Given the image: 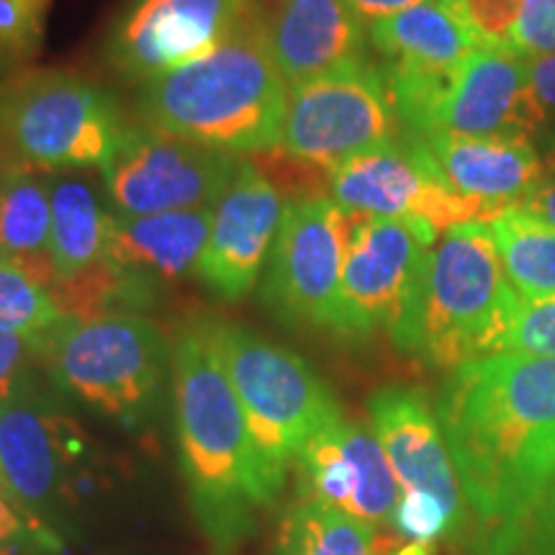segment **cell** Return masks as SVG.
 <instances>
[{"mask_svg":"<svg viewBox=\"0 0 555 555\" xmlns=\"http://www.w3.org/2000/svg\"><path fill=\"white\" fill-rule=\"evenodd\" d=\"M435 412L486 547L512 555L555 476V358L494 352L457 365Z\"/></svg>","mask_w":555,"mask_h":555,"instance_id":"cell-1","label":"cell"},{"mask_svg":"<svg viewBox=\"0 0 555 555\" xmlns=\"http://www.w3.org/2000/svg\"><path fill=\"white\" fill-rule=\"evenodd\" d=\"M176 427L189 496L214 545L232 547L270 506L262 489L245 412L214 347L208 319L180 330L172 347Z\"/></svg>","mask_w":555,"mask_h":555,"instance_id":"cell-2","label":"cell"},{"mask_svg":"<svg viewBox=\"0 0 555 555\" xmlns=\"http://www.w3.org/2000/svg\"><path fill=\"white\" fill-rule=\"evenodd\" d=\"M288 82L258 9L219 50L142 82L139 121L219 152H260L281 144Z\"/></svg>","mask_w":555,"mask_h":555,"instance_id":"cell-3","label":"cell"},{"mask_svg":"<svg viewBox=\"0 0 555 555\" xmlns=\"http://www.w3.org/2000/svg\"><path fill=\"white\" fill-rule=\"evenodd\" d=\"M522 298L504 273L486 221L448 229L429 249L425 278L399 350L435 367L502 352Z\"/></svg>","mask_w":555,"mask_h":555,"instance_id":"cell-4","label":"cell"},{"mask_svg":"<svg viewBox=\"0 0 555 555\" xmlns=\"http://www.w3.org/2000/svg\"><path fill=\"white\" fill-rule=\"evenodd\" d=\"M208 332L245 412L262 489L273 504L298 450L343 409L314 367L296 352L214 319H208Z\"/></svg>","mask_w":555,"mask_h":555,"instance_id":"cell-5","label":"cell"},{"mask_svg":"<svg viewBox=\"0 0 555 555\" xmlns=\"http://www.w3.org/2000/svg\"><path fill=\"white\" fill-rule=\"evenodd\" d=\"M127 129L106 88L65 69H24L0 82V155L41 172L103 165Z\"/></svg>","mask_w":555,"mask_h":555,"instance_id":"cell-6","label":"cell"},{"mask_svg":"<svg viewBox=\"0 0 555 555\" xmlns=\"http://www.w3.org/2000/svg\"><path fill=\"white\" fill-rule=\"evenodd\" d=\"M39 356L67 397L134 425L163 391L170 345L157 324L139 314L65 317Z\"/></svg>","mask_w":555,"mask_h":555,"instance_id":"cell-7","label":"cell"},{"mask_svg":"<svg viewBox=\"0 0 555 555\" xmlns=\"http://www.w3.org/2000/svg\"><path fill=\"white\" fill-rule=\"evenodd\" d=\"M345 268L339 291L343 339L386 332L391 343L412 317L429 249L440 232L427 221L371 217L345 208Z\"/></svg>","mask_w":555,"mask_h":555,"instance_id":"cell-8","label":"cell"},{"mask_svg":"<svg viewBox=\"0 0 555 555\" xmlns=\"http://www.w3.org/2000/svg\"><path fill=\"white\" fill-rule=\"evenodd\" d=\"M399 137L401 124L384 69L358 60L288 86L278 147L335 170L347 159L397 142Z\"/></svg>","mask_w":555,"mask_h":555,"instance_id":"cell-9","label":"cell"},{"mask_svg":"<svg viewBox=\"0 0 555 555\" xmlns=\"http://www.w3.org/2000/svg\"><path fill=\"white\" fill-rule=\"evenodd\" d=\"M242 157L168 134L147 124H127L103 168L111 206L124 217L214 206L232 185Z\"/></svg>","mask_w":555,"mask_h":555,"instance_id":"cell-10","label":"cell"},{"mask_svg":"<svg viewBox=\"0 0 555 555\" xmlns=\"http://www.w3.org/2000/svg\"><path fill=\"white\" fill-rule=\"evenodd\" d=\"M343 217L345 208L332 198L296 201L283 208L258 298L286 327L339 332Z\"/></svg>","mask_w":555,"mask_h":555,"instance_id":"cell-11","label":"cell"},{"mask_svg":"<svg viewBox=\"0 0 555 555\" xmlns=\"http://www.w3.org/2000/svg\"><path fill=\"white\" fill-rule=\"evenodd\" d=\"M330 196L337 206L371 217L427 221L437 232L496 217L448 183L422 137L404 131L397 142L347 159L332 170Z\"/></svg>","mask_w":555,"mask_h":555,"instance_id":"cell-12","label":"cell"},{"mask_svg":"<svg viewBox=\"0 0 555 555\" xmlns=\"http://www.w3.org/2000/svg\"><path fill=\"white\" fill-rule=\"evenodd\" d=\"M258 11L255 0H137L111 34L108 57L150 82L219 50Z\"/></svg>","mask_w":555,"mask_h":555,"instance_id":"cell-13","label":"cell"},{"mask_svg":"<svg viewBox=\"0 0 555 555\" xmlns=\"http://www.w3.org/2000/svg\"><path fill=\"white\" fill-rule=\"evenodd\" d=\"M78 453V427L31 393L29 386L0 399V483L31 527L39 545L57 547L44 525L67 461Z\"/></svg>","mask_w":555,"mask_h":555,"instance_id":"cell-14","label":"cell"},{"mask_svg":"<svg viewBox=\"0 0 555 555\" xmlns=\"http://www.w3.org/2000/svg\"><path fill=\"white\" fill-rule=\"evenodd\" d=\"M298 496H317L378 527L393 519L399 481L373 429L339 414L296 453Z\"/></svg>","mask_w":555,"mask_h":555,"instance_id":"cell-15","label":"cell"},{"mask_svg":"<svg viewBox=\"0 0 555 555\" xmlns=\"http://www.w3.org/2000/svg\"><path fill=\"white\" fill-rule=\"evenodd\" d=\"M435 131L519 139L543 134V111L532 93L527 62L506 47H478L450 75L425 134Z\"/></svg>","mask_w":555,"mask_h":555,"instance_id":"cell-16","label":"cell"},{"mask_svg":"<svg viewBox=\"0 0 555 555\" xmlns=\"http://www.w3.org/2000/svg\"><path fill=\"white\" fill-rule=\"evenodd\" d=\"M283 208L281 193L242 157L232 185L214 206L211 237L196 270L211 294L237 301L255 288L281 229Z\"/></svg>","mask_w":555,"mask_h":555,"instance_id":"cell-17","label":"cell"},{"mask_svg":"<svg viewBox=\"0 0 555 555\" xmlns=\"http://www.w3.org/2000/svg\"><path fill=\"white\" fill-rule=\"evenodd\" d=\"M367 414L399 481V496L429 499L463 525L461 481L425 393L409 386H386L367 399Z\"/></svg>","mask_w":555,"mask_h":555,"instance_id":"cell-18","label":"cell"},{"mask_svg":"<svg viewBox=\"0 0 555 555\" xmlns=\"http://www.w3.org/2000/svg\"><path fill=\"white\" fill-rule=\"evenodd\" d=\"M422 142L461 196L494 214L522 204L545 176V159L532 147L530 139L435 131L422 137Z\"/></svg>","mask_w":555,"mask_h":555,"instance_id":"cell-19","label":"cell"},{"mask_svg":"<svg viewBox=\"0 0 555 555\" xmlns=\"http://www.w3.org/2000/svg\"><path fill=\"white\" fill-rule=\"evenodd\" d=\"M268 31L288 86L365 60L363 21L345 0H275Z\"/></svg>","mask_w":555,"mask_h":555,"instance_id":"cell-20","label":"cell"},{"mask_svg":"<svg viewBox=\"0 0 555 555\" xmlns=\"http://www.w3.org/2000/svg\"><path fill=\"white\" fill-rule=\"evenodd\" d=\"M214 206L180 208L152 217L111 214L103 260L165 286L196 275L201 255L211 237Z\"/></svg>","mask_w":555,"mask_h":555,"instance_id":"cell-21","label":"cell"},{"mask_svg":"<svg viewBox=\"0 0 555 555\" xmlns=\"http://www.w3.org/2000/svg\"><path fill=\"white\" fill-rule=\"evenodd\" d=\"M371 41L386 69L448 75L483 41L448 0H427L391 18L371 24Z\"/></svg>","mask_w":555,"mask_h":555,"instance_id":"cell-22","label":"cell"},{"mask_svg":"<svg viewBox=\"0 0 555 555\" xmlns=\"http://www.w3.org/2000/svg\"><path fill=\"white\" fill-rule=\"evenodd\" d=\"M50 172L18 163L0 168V260L13 262L50 294L60 281L50 255Z\"/></svg>","mask_w":555,"mask_h":555,"instance_id":"cell-23","label":"cell"},{"mask_svg":"<svg viewBox=\"0 0 555 555\" xmlns=\"http://www.w3.org/2000/svg\"><path fill=\"white\" fill-rule=\"evenodd\" d=\"M52 232L50 255L60 278H69L103 260L108 245L111 211L88 178L50 172Z\"/></svg>","mask_w":555,"mask_h":555,"instance_id":"cell-24","label":"cell"},{"mask_svg":"<svg viewBox=\"0 0 555 555\" xmlns=\"http://www.w3.org/2000/svg\"><path fill=\"white\" fill-rule=\"evenodd\" d=\"M504 273L522 301L555 296V227L512 206L489 221Z\"/></svg>","mask_w":555,"mask_h":555,"instance_id":"cell-25","label":"cell"},{"mask_svg":"<svg viewBox=\"0 0 555 555\" xmlns=\"http://www.w3.org/2000/svg\"><path fill=\"white\" fill-rule=\"evenodd\" d=\"M275 555H378L376 527L317 496H298L278 527Z\"/></svg>","mask_w":555,"mask_h":555,"instance_id":"cell-26","label":"cell"},{"mask_svg":"<svg viewBox=\"0 0 555 555\" xmlns=\"http://www.w3.org/2000/svg\"><path fill=\"white\" fill-rule=\"evenodd\" d=\"M62 319L65 317L39 283L13 262L0 260V332L21 337L39 356Z\"/></svg>","mask_w":555,"mask_h":555,"instance_id":"cell-27","label":"cell"},{"mask_svg":"<svg viewBox=\"0 0 555 555\" xmlns=\"http://www.w3.org/2000/svg\"><path fill=\"white\" fill-rule=\"evenodd\" d=\"M247 163L268 180L273 189L288 198V204L296 201H319L327 198L332 170L322 168V165L309 163L291 155L283 147H270L260 152H249Z\"/></svg>","mask_w":555,"mask_h":555,"instance_id":"cell-28","label":"cell"},{"mask_svg":"<svg viewBox=\"0 0 555 555\" xmlns=\"http://www.w3.org/2000/svg\"><path fill=\"white\" fill-rule=\"evenodd\" d=\"M47 5L37 0H0V75L34 60L44 39Z\"/></svg>","mask_w":555,"mask_h":555,"instance_id":"cell-29","label":"cell"},{"mask_svg":"<svg viewBox=\"0 0 555 555\" xmlns=\"http://www.w3.org/2000/svg\"><path fill=\"white\" fill-rule=\"evenodd\" d=\"M502 352L555 358V296L545 301H522L506 332Z\"/></svg>","mask_w":555,"mask_h":555,"instance_id":"cell-30","label":"cell"},{"mask_svg":"<svg viewBox=\"0 0 555 555\" xmlns=\"http://www.w3.org/2000/svg\"><path fill=\"white\" fill-rule=\"evenodd\" d=\"M506 50L522 60L555 54V0H522Z\"/></svg>","mask_w":555,"mask_h":555,"instance_id":"cell-31","label":"cell"},{"mask_svg":"<svg viewBox=\"0 0 555 555\" xmlns=\"http://www.w3.org/2000/svg\"><path fill=\"white\" fill-rule=\"evenodd\" d=\"M483 47H506L522 0H448Z\"/></svg>","mask_w":555,"mask_h":555,"instance_id":"cell-32","label":"cell"},{"mask_svg":"<svg viewBox=\"0 0 555 555\" xmlns=\"http://www.w3.org/2000/svg\"><path fill=\"white\" fill-rule=\"evenodd\" d=\"M515 553L519 555H555V476L547 483L545 494L519 532ZM512 553V555H515Z\"/></svg>","mask_w":555,"mask_h":555,"instance_id":"cell-33","label":"cell"},{"mask_svg":"<svg viewBox=\"0 0 555 555\" xmlns=\"http://www.w3.org/2000/svg\"><path fill=\"white\" fill-rule=\"evenodd\" d=\"M525 62L527 75H530L532 93H535L538 106L543 111V137L555 150V54Z\"/></svg>","mask_w":555,"mask_h":555,"instance_id":"cell-34","label":"cell"},{"mask_svg":"<svg viewBox=\"0 0 555 555\" xmlns=\"http://www.w3.org/2000/svg\"><path fill=\"white\" fill-rule=\"evenodd\" d=\"M29 345L16 335L0 332V399L11 397L18 388L26 386L24 380V352Z\"/></svg>","mask_w":555,"mask_h":555,"instance_id":"cell-35","label":"cell"},{"mask_svg":"<svg viewBox=\"0 0 555 555\" xmlns=\"http://www.w3.org/2000/svg\"><path fill=\"white\" fill-rule=\"evenodd\" d=\"M24 540L39 543L31 527L21 517V512L13 504L5 486L0 483V555H16V545L24 543Z\"/></svg>","mask_w":555,"mask_h":555,"instance_id":"cell-36","label":"cell"},{"mask_svg":"<svg viewBox=\"0 0 555 555\" xmlns=\"http://www.w3.org/2000/svg\"><path fill=\"white\" fill-rule=\"evenodd\" d=\"M519 208H525L527 214L545 221V224L555 227V165L545 163L543 180L530 191V196L519 204Z\"/></svg>","mask_w":555,"mask_h":555,"instance_id":"cell-37","label":"cell"},{"mask_svg":"<svg viewBox=\"0 0 555 555\" xmlns=\"http://www.w3.org/2000/svg\"><path fill=\"white\" fill-rule=\"evenodd\" d=\"M345 3L350 5L360 18L380 21V18H391L397 16V13L414 9V5L427 3V0H345Z\"/></svg>","mask_w":555,"mask_h":555,"instance_id":"cell-38","label":"cell"},{"mask_svg":"<svg viewBox=\"0 0 555 555\" xmlns=\"http://www.w3.org/2000/svg\"><path fill=\"white\" fill-rule=\"evenodd\" d=\"M388 555H433V545L420 543V540H406L404 545L397 547V551Z\"/></svg>","mask_w":555,"mask_h":555,"instance_id":"cell-39","label":"cell"},{"mask_svg":"<svg viewBox=\"0 0 555 555\" xmlns=\"http://www.w3.org/2000/svg\"><path fill=\"white\" fill-rule=\"evenodd\" d=\"M547 165H555V150L551 152V159H547Z\"/></svg>","mask_w":555,"mask_h":555,"instance_id":"cell-40","label":"cell"},{"mask_svg":"<svg viewBox=\"0 0 555 555\" xmlns=\"http://www.w3.org/2000/svg\"><path fill=\"white\" fill-rule=\"evenodd\" d=\"M37 3H41V5H50V0H37Z\"/></svg>","mask_w":555,"mask_h":555,"instance_id":"cell-41","label":"cell"}]
</instances>
